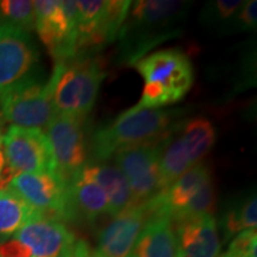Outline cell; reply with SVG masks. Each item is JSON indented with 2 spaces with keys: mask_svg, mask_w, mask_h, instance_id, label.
I'll return each instance as SVG.
<instances>
[{
  "mask_svg": "<svg viewBox=\"0 0 257 257\" xmlns=\"http://www.w3.org/2000/svg\"><path fill=\"white\" fill-rule=\"evenodd\" d=\"M106 76L93 55H76L55 63L49 82L56 114L85 119L94 107Z\"/></svg>",
  "mask_w": 257,
  "mask_h": 257,
  "instance_id": "3",
  "label": "cell"
},
{
  "mask_svg": "<svg viewBox=\"0 0 257 257\" xmlns=\"http://www.w3.org/2000/svg\"><path fill=\"white\" fill-rule=\"evenodd\" d=\"M179 124L176 123L170 128L160 142V173L165 189L193 167L184 141L180 136Z\"/></svg>",
  "mask_w": 257,
  "mask_h": 257,
  "instance_id": "19",
  "label": "cell"
},
{
  "mask_svg": "<svg viewBox=\"0 0 257 257\" xmlns=\"http://www.w3.org/2000/svg\"><path fill=\"white\" fill-rule=\"evenodd\" d=\"M36 214L12 188L0 189V242L15 236Z\"/></svg>",
  "mask_w": 257,
  "mask_h": 257,
  "instance_id": "22",
  "label": "cell"
},
{
  "mask_svg": "<svg viewBox=\"0 0 257 257\" xmlns=\"http://www.w3.org/2000/svg\"><path fill=\"white\" fill-rule=\"evenodd\" d=\"M0 110L15 126L46 131L56 114L49 80L35 78L2 94Z\"/></svg>",
  "mask_w": 257,
  "mask_h": 257,
  "instance_id": "6",
  "label": "cell"
},
{
  "mask_svg": "<svg viewBox=\"0 0 257 257\" xmlns=\"http://www.w3.org/2000/svg\"><path fill=\"white\" fill-rule=\"evenodd\" d=\"M5 162H6V160H5V155H4V153H3V150L0 149V173L3 172V169H4V167H5Z\"/></svg>",
  "mask_w": 257,
  "mask_h": 257,
  "instance_id": "30",
  "label": "cell"
},
{
  "mask_svg": "<svg viewBox=\"0 0 257 257\" xmlns=\"http://www.w3.org/2000/svg\"><path fill=\"white\" fill-rule=\"evenodd\" d=\"M174 227L180 256L219 257L221 240L212 214L175 221Z\"/></svg>",
  "mask_w": 257,
  "mask_h": 257,
  "instance_id": "15",
  "label": "cell"
},
{
  "mask_svg": "<svg viewBox=\"0 0 257 257\" xmlns=\"http://www.w3.org/2000/svg\"><path fill=\"white\" fill-rule=\"evenodd\" d=\"M0 25L27 32L35 29V8L30 0H0Z\"/></svg>",
  "mask_w": 257,
  "mask_h": 257,
  "instance_id": "24",
  "label": "cell"
},
{
  "mask_svg": "<svg viewBox=\"0 0 257 257\" xmlns=\"http://www.w3.org/2000/svg\"><path fill=\"white\" fill-rule=\"evenodd\" d=\"M179 131L193 166L200 162L216 143V128L206 118H194L180 123Z\"/></svg>",
  "mask_w": 257,
  "mask_h": 257,
  "instance_id": "21",
  "label": "cell"
},
{
  "mask_svg": "<svg viewBox=\"0 0 257 257\" xmlns=\"http://www.w3.org/2000/svg\"><path fill=\"white\" fill-rule=\"evenodd\" d=\"M161 140L154 143L121 148L112 156L115 166L126 179L133 204H146L165 191L160 173Z\"/></svg>",
  "mask_w": 257,
  "mask_h": 257,
  "instance_id": "9",
  "label": "cell"
},
{
  "mask_svg": "<svg viewBox=\"0 0 257 257\" xmlns=\"http://www.w3.org/2000/svg\"><path fill=\"white\" fill-rule=\"evenodd\" d=\"M179 257H182V256H179Z\"/></svg>",
  "mask_w": 257,
  "mask_h": 257,
  "instance_id": "33",
  "label": "cell"
},
{
  "mask_svg": "<svg viewBox=\"0 0 257 257\" xmlns=\"http://www.w3.org/2000/svg\"><path fill=\"white\" fill-rule=\"evenodd\" d=\"M80 118L55 114L44 131L53 153L55 172L67 182L87 163V142Z\"/></svg>",
  "mask_w": 257,
  "mask_h": 257,
  "instance_id": "10",
  "label": "cell"
},
{
  "mask_svg": "<svg viewBox=\"0 0 257 257\" xmlns=\"http://www.w3.org/2000/svg\"><path fill=\"white\" fill-rule=\"evenodd\" d=\"M144 79V88L138 106L162 108L187 94L194 82L191 60L179 49H165L144 56L134 64Z\"/></svg>",
  "mask_w": 257,
  "mask_h": 257,
  "instance_id": "4",
  "label": "cell"
},
{
  "mask_svg": "<svg viewBox=\"0 0 257 257\" xmlns=\"http://www.w3.org/2000/svg\"><path fill=\"white\" fill-rule=\"evenodd\" d=\"M257 226V198L251 192L242 195L227 205L219 219L223 242L232 239L236 234Z\"/></svg>",
  "mask_w": 257,
  "mask_h": 257,
  "instance_id": "20",
  "label": "cell"
},
{
  "mask_svg": "<svg viewBox=\"0 0 257 257\" xmlns=\"http://www.w3.org/2000/svg\"><path fill=\"white\" fill-rule=\"evenodd\" d=\"M257 25V2L249 0L244 2L242 8L237 12L233 19L231 32L240 31H252Z\"/></svg>",
  "mask_w": 257,
  "mask_h": 257,
  "instance_id": "27",
  "label": "cell"
},
{
  "mask_svg": "<svg viewBox=\"0 0 257 257\" xmlns=\"http://www.w3.org/2000/svg\"><path fill=\"white\" fill-rule=\"evenodd\" d=\"M219 257H257V231L250 229L239 232Z\"/></svg>",
  "mask_w": 257,
  "mask_h": 257,
  "instance_id": "26",
  "label": "cell"
},
{
  "mask_svg": "<svg viewBox=\"0 0 257 257\" xmlns=\"http://www.w3.org/2000/svg\"><path fill=\"white\" fill-rule=\"evenodd\" d=\"M178 113L175 110L138 105L127 108L107 126L95 131L91 142L93 156L98 162H104L121 148L157 142L176 124Z\"/></svg>",
  "mask_w": 257,
  "mask_h": 257,
  "instance_id": "2",
  "label": "cell"
},
{
  "mask_svg": "<svg viewBox=\"0 0 257 257\" xmlns=\"http://www.w3.org/2000/svg\"><path fill=\"white\" fill-rule=\"evenodd\" d=\"M69 195L76 218L95 223L104 214H108V202L105 193L83 168L69 181Z\"/></svg>",
  "mask_w": 257,
  "mask_h": 257,
  "instance_id": "17",
  "label": "cell"
},
{
  "mask_svg": "<svg viewBox=\"0 0 257 257\" xmlns=\"http://www.w3.org/2000/svg\"><path fill=\"white\" fill-rule=\"evenodd\" d=\"M0 257H32L31 250L18 239L0 242Z\"/></svg>",
  "mask_w": 257,
  "mask_h": 257,
  "instance_id": "28",
  "label": "cell"
},
{
  "mask_svg": "<svg viewBox=\"0 0 257 257\" xmlns=\"http://www.w3.org/2000/svg\"><path fill=\"white\" fill-rule=\"evenodd\" d=\"M242 0H213L206 3L200 14V22L205 28L220 34L232 29L233 19L242 8Z\"/></svg>",
  "mask_w": 257,
  "mask_h": 257,
  "instance_id": "23",
  "label": "cell"
},
{
  "mask_svg": "<svg viewBox=\"0 0 257 257\" xmlns=\"http://www.w3.org/2000/svg\"><path fill=\"white\" fill-rule=\"evenodd\" d=\"M3 142V133H2V123H0V143Z\"/></svg>",
  "mask_w": 257,
  "mask_h": 257,
  "instance_id": "32",
  "label": "cell"
},
{
  "mask_svg": "<svg viewBox=\"0 0 257 257\" xmlns=\"http://www.w3.org/2000/svg\"><path fill=\"white\" fill-rule=\"evenodd\" d=\"M89 257H105V256H102V255H100V253H98V252H91L89 253Z\"/></svg>",
  "mask_w": 257,
  "mask_h": 257,
  "instance_id": "31",
  "label": "cell"
},
{
  "mask_svg": "<svg viewBox=\"0 0 257 257\" xmlns=\"http://www.w3.org/2000/svg\"><path fill=\"white\" fill-rule=\"evenodd\" d=\"M87 174L94 180L104 191L108 202V216L114 217L133 204L130 187L121 170L107 161L104 162H87L83 167Z\"/></svg>",
  "mask_w": 257,
  "mask_h": 257,
  "instance_id": "18",
  "label": "cell"
},
{
  "mask_svg": "<svg viewBox=\"0 0 257 257\" xmlns=\"http://www.w3.org/2000/svg\"><path fill=\"white\" fill-rule=\"evenodd\" d=\"M5 160L17 174L56 173L53 153L44 131L11 125L3 136Z\"/></svg>",
  "mask_w": 257,
  "mask_h": 257,
  "instance_id": "11",
  "label": "cell"
},
{
  "mask_svg": "<svg viewBox=\"0 0 257 257\" xmlns=\"http://www.w3.org/2000/svg\"><path fill=\"white\" fill-rule=\"evenodd\" d=\"M131 3L127 0L76 2V55H93L117 40Z\"/></svg>",
  "mask_w": 257,
  "mask_h": 257,
  "instance_id": "5",
  "label": "cell"
},
{
  "mask_svg": "<svg viewBox=\"0 0 257 257\" xmlns=\"http://www.w3.org/2000/svg\"><path fill=\"white\" fill-rule=\"evenodd\" d=\"M191 4L179 0L131 3L127 17L118 32L115 62L134 67L154 48L180 36L185 30Z\"/></svg>",
  "mask_w": 257,
  "mask_h": 257,
  "instance_id": "1",
  "label": "cell"
},
{
  "mask_svg": "<svg viewBox=\"0 0 257 257\" xmlns=\"http://www.w3.org/2000/svg\"><path fill=\"white\" fill-rule=\"evenodd\" d=\"M89 253H91V249H89L88 244L83 239L78 240L73 257H89Z\"/></svg>",
  "mask_w": 257,
  "mask_h": 257,
  "instance_id": "29",
  "label": "cell"
},
{
  "mask_svg": "<svg viewBox=\"0 0 257 257\" xmlns=\"http://www.w3.org/2000/svg\"><path fill=\"white\" fill-rule=\"evenodd\" d=\"M149 217L147 204L128 205L99 232L96 252L105 257H130Z\"/></svg>",
  "mask_w": 257,
  "mask_h": 257,
  "instance_id": "14",
  "label": "cell"
},
{
  "mask_svg": "<svg viewBox=\"0 0 257 257\" xmlns=\"http://www.w3.org/2000/svg\"><path fill=\"white\" fill-rule=\"evenodd\" d=\"M214 206H216V192H214L213 181L210 180L204 186H201V188L189 200L184 210L173 219V223L186 218L206 216V214L213 216Z\"/></svg>",
  "mask_w": 257,
  "mask_h": 257,
  "instance_id": "25",
  "label": "cell"
},
{
  "mask_svg": "<svg viewBox=\"0 0 257 257\" xmlns=\"http://www.w3.org/2000/svg\"><path fill=\"white\" fill-rule=\"evenodd\" d=\"M179 245L172 218L150 213L130 257H179Z\"/></svg>",
  "mask_w": 257,
  "mask_h": 257,
  "instance_id": "16",
  "label": "cell"
},
{
  "mask_svg": "<svg viewBox=\"0 0 257 257\" xmlns=\"http://www.w3.org/2000/svg\"><path fill=\"white\" fill-rule=\"evenodd\" d=\"M12 188L36 213L61 221L75 220L69 195V182L56 173L18 174Z\"/></svg>",
  "mask_w": 257,
  "mask_h": 257,
  "instance_id": "8",
  "label": "cell"
},
{
  "mask_svg": "<svg viewBox=\"0 0 257 257\" xmlns=\"http://www.w3.org/2000/svg\"><path fill=\"white\" fill-rule=\"evenodd\" d=\"M31 250L32 257H73L75 234L63 221L36 213L15 234Z\"/></svg>",
  "mask_w": 257,
  "mask_h": 257,
  "instance_id": "12",
  "label": "cell"
},
{
  "mask_svg": "<svg viewBox=\"0 0 257 257\" xmlns=\"http://www.w3.org/2000/svg\"><path fill=\"white\" fill-rule=\"evenodd\" d=\"M34 8L35 29L56 62L76 56V28L64 15L62 2L36 0Z\"/></svg>",
  "mask_w": 257,
  "mask_h": 257,
  "instance_id": "13",
  "label": "cell"
},
{
  "mask_svg": "<svg viewBox=\"0 0 257 257\" xmlns=\"http://www.w3.org/2000/svg\"><path fill=\"white\" fill-rule=\"evenodd\" d=\"M40 76V50L30 32L0 25V95Z\"/></svg>",
  "mask_w": 257,
  "mask_h": 257,
  "instance_id": "7",
  "label": "cell"
}]
</instances>
